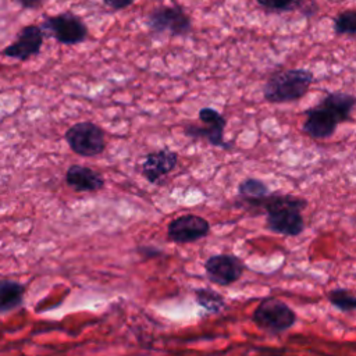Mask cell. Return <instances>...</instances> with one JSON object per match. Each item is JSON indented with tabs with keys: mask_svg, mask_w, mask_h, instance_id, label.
Returning a JSON list of instances; mask_svg holds the SVG:
<instances>
[{
	"mask_svg": "<svg viewBox=\"0 0 356 356\" xmlns=\"http://www.w3.org/2000/svg\"><path fill=\"white\" fill-rule=\"evenodd\" d=\"M210 232V224L197 214H184L174 218L167 227V236L175 243H192Z\"/></svg>",
	"mask_w": 356,
	"mask_h": 356,
	"instance_id": "cell-9",
	"label": "cell"
},
{
	"mask_svg": "<svg viewBox=\"0 0 356 356\" xmlns=\"http://www.w3.org/2000/svg\"><path fill=\"white\" fill-rule=\"evenodd\" d=\"M306 120L302 125V132L312 139L325 140L334 136L338 121L327 108L318 103L305 111Z\"/></svg>",
	"mask_w": 356,
	"mask_h": 356,
	"instance_id": "cell-12",
	"label": "cell"
},
{
	"mask_svg": "<svg viewBox=\"0 0 356 356\" xmlns=\"http://www.w3.org/2000/svg\"><path fill=\"white\" fill-rule=\"evenodd\" d=\"M64 179L75 192H99L106 184L102 172L82 164L70 165L64 174Z\"/></svg>",
	"mask_w": 356,
	"mask_h": 356,
	"instance_id": "cell-13",
	"label": "cell"
},
{
	"mask_svg": "<svg viewBox=\"0 0 356 356\" xmlns=\"http://www.w3.org/2000/svg\"><path fill=\"white\" fill-rule=\"evenodd\" d=\"M245 204L249 209L266 213V225L271 232L285 236H298L305 229L302 216V211L307 207L305 197L291 193L270 192L266 197Z\"/></svg>",
	"mask_w": 356,
	"mask_h": 356,
	"instance_id": "cell-1",
	"label": "cell"
},
{
	"mask_svg": "<svg viewBox=\"0 0 356 356\" xmlns=\"http://www.w3.org/2000/svg\"><path fill=\"white\" fill-rule=\"evenodd\" d=\"M355 103H356L355 96L348 92H342V90L328 92L318 102L320 106H323L330 113H332V115L337 118L338 124L348 122L352 120L350 117H352Z\"/></svg>",
	"mask_w": 356,
	"mask_h": 356,
	"instance_id": "cell-14",
	"label": "cell"
},
{
	"mask_svg": "<svg viewBox=\"0 0 356 356\" xmlns=\"http://www.w3.org/2000/svg\"><path fill=\"white\" fill-rule=\"evenodd\" d=\"M268 185L259 178H245L238 185V195L243 204L249 202H256L266 197L270 193Z\"/></svg>",
	"mask_w": 356,
	"mask_h": 356,
	"instance_id": "cell-16",
	"label": "cell"
},
{
	"mask_svg": "<svg viewBox=\"0 0 356 356\" xmlns=\"http://www.w3.org/2000/svg\"><path fill=\"white\" fill-rule=\"evenodd\" d=\"M245 266L235 254H214L210 256L204 263V271L207 278L217 285H229L241 278Z\"/></svg>",
	"mask_w": 356,
	"mask_h": 356,
	"instance_id": "cell-10",
	"label": "cell"
},
{
	"mask_svg": "<svg viewBox=\"0 0 356 356\" xmlns=\"http://www.w3.org/2000/svg\"><path fill=\"white\" fill-rule=\"evenodd\" d=\"M106 7H108L113 11H120L131 7L136 0H102Z\"/></svg>",
	"mask_w": 356,
	"mask_h": 356,
	"instance_id": "cell-21",
	"label": "cell"
},
{
	"mask_svg": "<svg viewBox=\"0 0 356 356\" xmlns=\"http://www.w3.org/2000/svg\"><path fill=\"white\" fill-rule=\"evenodd\" d=\"M44 36L46 35L39 25H25L18 32L15 40L0 51V56L18 61H28L40 53L44 43Z\"/></svg>",
	"mask_w": 356,
	"mask_h": 356,
	"instance_id": "cell-8",
	"label": "cell"
},
{
	"mask_svg": "<svg viewBox=\"0 0 356 356\" xmlns=\"http://www.w3.org/2000/svg\"><path fill=\"white\" fill-rule=\"evenodd\" d=\"M270 356H281V355H270Z\"/></svg>",
	"mask_w": 356,
	"mask_h": 356,
	"instance_id": "cell-23",
	"label": "cell"
},
{
	"mask_svg": "<svg viewBox=\"0 0 356 356\" xmlns=\"http://www.w3.org/2000/svg\"><path fill=\"white\" fill-rule=\"evenodd\" d=\"M18 4L22 7V8H28V10H35L38 7H40L44 1L47 0H17Z\"/></svg>",
	"mask_w": 356,
	"mask_h": 356,
	"instance_id": "cell-22",
	"label": "cell"
},
{
	"mask_svg": "<svg viewBox=\"0 0 356 356\" xmlns=\"http://www.w3.org/2000/svg\"><path fill=\"white\" fill-rule=\"evenodd\" d=\"M44 35H50L56 42L65 46L83 43L89 36V28L85 21L72 11H63L54 15H43L39 25Z\"/></svg>",
	"mask_w": 356,
	"mask_h": 356,
	"instance_id": "cell-4",
	"label": "cell"
},
{
	"mask_svg": "<svg viewBox=\"0 0 356 356\" xmlns=\"http://www.w3.org/2000/svg\"><path fill=\"white\" fill-rule=\"evenodd\" d=\"M335 35H348L355 38L356 35V11L345 10L334 17Z\"/></svg>",
	"mask_w": 356,
	"mask_h": 356,
	"instance_id": "cell-18",
	"label": "cell"
},
{
	"mask_svg": "<svg viewBox=\"0 0 356 356\" xmlns=\"http://www.w3.org/2000/svg\"><path fill=\"white\" fill-rule=\"evenodd\" d=\"M64 139L70 149L81 157H96L106 149V132L92 121L72 124L64 132Z\"/></svg>",
	"mask_w": 356,
	"mask_h": 356,
	"instance_id": "cell-5",
	"label": "cell"
},
{
	"mask_svg": "<svg viewBox=\"0 0 356 356\" xmlns=\"http://www.w3.org/2000/svg\"><path fill=\"white\" fill-rule=\"evenodd\" d=\"M195 296L197 303L210 313H218L225 307L224 298L213 289L199 288L195 291Z\"/></svg>",
	"mask_w": 356,
	"mask_h": 356,
	"instance_id": "cell-17",
	"label": "cell"
},
{
	"mask_svg": "<svg viewBox=\"0 0 356 356\" xmlns=\"http://www.w3.org/2000/svg\"><path fill=\"white\" fill-rule=\"evenodd\" d=\"M178 153L164 146L156 152H149L142 160V175L150 184H159L161 178L175 170Z\"/></svg>",
	"mask_w": 356,
	"mask_h": 356,
	"instance_id": "cell-11",
	"label": "cell"
},
{
	"mask_svg": "<svg viewBox=\"0 0 356 356\" xmlns=\"http://www.w3.org/2000/svg\"><path fill=\"white\" fill-rule=\"evenodd\" d=\"M253 323L266 332L280 334L289 330L295 321V312L281 299L267 298L263 299L252 314Z\"/></svg>",
	"mask_w": 356,
	"mask_h": 356,
	"instance_id": "cell-7",
	"label": "cell"
},
{
	"mask_svg": "<svg viewBox=\"0 0 356 356\" xmlns=\"http://www.w3.org/2000/svg\"><path fill=\"white\" fill-rule=\"evenodd\" d=\"M145 24L153 36L186 38L192 32V18L181 4L152 8L145 17Z\"/></svg>",
	"mask_w": 356,
	"mask_h": 356,
	"instance_id": "cell-3",
	"label": "cell"
},
{
	"mask_svg": "<svg viewBox=\"0 0 356 356\" xmlns=\"http://www.w3.org/2000/svg\"><path fill=\"white\" fill-rule=\"evenodd\" d=\"M328 300L332 306L339 309L341 312H353L356 307V298L352 292L343 288L332 289L328 293Z\"/></svg>",
	"mask_w": 356,
	"mask_h": 356,
	"instance_id": "cell-20",
	"label": "cell"
},
{
	"mask_svg": "<svg viewBox=\"0 0 356 356\" xmlns=\"http://www.w3.org/2000/svg\"><path fill=\"white\" fill-rule=\"evenodd\" d=\"M314 82L307 68H289L274 72L263 85V97L271 104L292 103L302 99Z\"/></svg>",
	"mask_w": 356,
	"mask_h": 356,
	"instance_id": "cell-2",
	"label": "cell"
},
{
	"mask_svg": "<svg viewBox=\"0 0 356 356\" xmlns=\"http://www.w3.org/2000/svg\"><path fill=\"white\" fill-rule=\"evenodd\" d=\"M256 3L268 13L282 14L302 10L305 0H256Z\"/></svg>",
	"mask_w": 356,
	"mask_h": 356,
	"instance_id": "cell-19",
	"label": "cell"
},
{
	"mask_svg": "<svg viewBox=\"0 0 356 356\" xmlns=\"http://www.w3.org/2000/svg\"><path fill=\"white\" fill-rule=\"evenodd\" d=\"M25 288L17 281H0V313L10 312L22 303Z\"/></svg>",
	"mask_w": 356,
	"mask_h": 356,
	"instance_id": "cell-15",
	"label": "cell"
},
{
	"mask_svg": "<svg viewBox=\"0 0 356 356\" xmlns=\"http://www.w3.org/2000/svg\"><path fill=\"white\" fill-rule=\"evenodd\" d=\"M197 118L203 127L189 124L184 127V135L191 139H206L211 146L222 150H232L234 142L224 136L227 118L213 107H202L197 111Z\"/></svg>",
	"mask_w": 356,
	"mask_h": 356,
	"instance_id": "cell-6",
	"label": "cell"
}]
</instances>
